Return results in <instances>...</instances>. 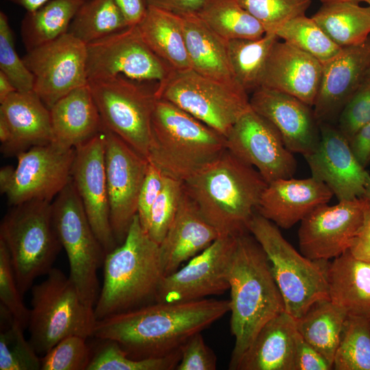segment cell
<instances>
[{
	"label": "cell",
	"instance_id": "obj_26",
	"mask_svg": "<svg viewBox=\"0 0 370 370\" xmlns=\"http://www.w3.org/2000/svg\"><path fill=\"white\" fill-rule=\"evenodd\" d=\"M49 111L51 143L62 149H75L103 130L89 83L58 100Z\"/></svg>",
	"mask_w": 370,
	"mask_h": 370
},
{
	"label": "cell",
	"instance_id": "obj_23",
	"mask_svg": "<svg viewBox=\"0 0 370 370\" xmlns=\"http://www.w3.org/2000/svg\"><path fill=\"white\" fill-rule=\"evenodd\" d=\"M322 70L317 59L278 40L269 55L260 87L292 95L312 107Z\"/></svg>",
	"mask_w": 370,
	"mask_h": 370
},
{
	"label": "cell",
	"instance_id": "obj_25",
	"mask_svg": "<svg viewBox=\"0 0 370 370\" xmlns=\"http://www.w3.org/2000/svg\"><path fill=\"white\" fill-rule=\"evenodd\" d=\"M219 236L184 188L174 219L159 245L164 275L176 271Z\"/></svg>",
	"mask_w": 370,
	"mask_h": 370
},
{
	"label": "cell",
	"instance_id": "obj_22",
	"mask_svg": "<svg viewBox=\"0 0 370 370\" xmlns=\"http://www.w3.org/2000/svg\"><path fill=\"white\" fill-rule=\"evenodd\" d=\"M249 105L276 127L293 153L305 156L317 147L320 129L312 106L292 95L264 87L252 92Z\"/></svg>",
	"mask_w": 370,
	"mask_h": 370
},
{
	"label": "cell",
	"instance_id": "obj_38",
	"mask_svg": "<svg viewBox=\"0 0 370 370\" xmlns=\"http://www.w3.org/2000/svg\"><path fill=\"white\" fill-rule=\"evenodd\" d=\"M332 368L334 370H370V318L347 316Z\"/></svg>",
	"mask_w": 370,
	"mask_h": 370
},
{
	"label": "cell",
	"instance_id": "obj_10",
	"mask_svg": "<svg viewBox=\"0 0 370 370\" xmlns=\"http://www.w3.org/2000/svg\"><path fill=\"white\" fill-rule=\"evenodd\" d=\"M54 226L69 260V278L84 304L94 309L100 289L98 269L106 254L71 180L52 202Z\"/></svg>",
	"mask_w": 370,
	"mask_h": 370
},
{
	"label": "cell",
	"instance_id": "obj_8",
	"mask_svg": "<svg viewBox=\"0 0 370 370\" xmlns=\"http://www.w3.org/2000/svg\"><path fill=\"white\" fill-rule=\"evenodd\" d=\"M46 275L32 287L27 325L29 341L41 356L66 336H92L97 321L69 276L53 267Z\"/></svg>",
	"mask_w": 370,
	"mask_h": 370
},
{
	"label": "cell",
	"instance_id": "obj_24",
	"mask_svg": "<svg viewBox=\"0 0 370 370\" xmlns=\"http://www.w3.org/2000/svg\"><path fill=\"white\" fill-rule=\"evenodd\" d=\"M333 196L324 183L312 176L279 179L267 184L256 212L278 227L288 229Z\"/></svg>",
	"mask_w": 370,
	"mask_h": 370
},
{
	"label": "cell",
	"instance_id": "obj_13",
	"mask_svg": "<svg viewBox=\"0 0 370 370\" xmlns=\"http://www.w3.org/2000/svg\"><path fill=\"white\" fill-rule=\"evenodd\" d=\"M23 60L34 76L33 91L49 109L72 90L89 83L87 46L69 32L27 51Z\"/></svg>",
	"mask_w": 370,
	"mask_h": 370
},
{
	"label": "cell",
	"instance_id": "obj_59",
	"mask_svg": "<svg viewBox=\"0 0 370 370\" xmlns=\"http://www.w3.org/2000/svg\"><path fill=\"white\" fill-rule=\"evenodd\" d=\"M363 0H320L322 3H334V2H342V1H352L360 3Z\"/></svg>",
	"mask_w": 370,
	"mask_h": 370
},
{
	"label": "cell",
	"instance_id": "obj_50",
	"mask_svg": "<svg viewBox=\"0 0 370 370\" xmlns=\"http://www.w3.org/2000/svg\"><path fill=\"white\" fill-rule=\"evenodd\" d=\"M294 370H331L332 365L297 332L295 338Z\"/></svg>",
	"mask_w": 370,
	"mask_h": 370
},
{
	"label": "cell",
	"instance_id": "obj_43",
	"mask_svg": "<svg viewBox=\"0 0 370 370\" xmlns=\"http://www.w3.org/2000/svg\"><path fill=\"white\" fill-rule=\"evenodd\" d=\"M86 338L71 335L40 356L41 370H87L92 354Z\"/></svg>",
	"mask_w": 370,
	"mask_h": 370
},
{
	"label": "cell",
	"instance_id": "obj_7",
	"mask_svg": "<svg viewBox=\"0 0 370 370\" xmlns=\"http://www.w3.org/2000/svg\"><path fill=\"white\" fill-rule=\"evenodd\" d=\"M13 207L0 225V240L5 245L22 295L34 280L47 275L62 247L53 220L52 202L30 200Z\"/></svg>",
	"mask_w": 370,
	"mask_h": 370
},
{
	"label": "cell",
	"instance_id": "obj_5",
	"mask_svg": "<svg viewBox=\"0 0 370 370\" xmlns=\"http://www.w3.org/2000/svg\"><path fill=\"white\" fill-rule=\"evenodd\" d=\"M225 149V136L170 101L156 99L147 159L165 175L184 182Z\"/></svg>",
	"mask_w": 370,
	"mask_h": 370
},
{
	"label": "cell",
	"instance_id": "obj_32",
	"mask_svg": "<svg viewBox=\"0 0 370 370\" xmlns=\"http://www.w3.org/2000/svg\"><path fill=\"white\" fill-rule=\"evenodd\" d=\"M312 18L340 47L362 43L370 36V5L352 1L322 3Z\"/></svg>",
	"mask_w": 370,
	"mask_h": 370
},
{
	"label": "cell",
	"instance_id": "obj_28",
	"mask_svg": "<svg viewBox=\"0 0 370 370\" xmlns=\"http://www.w3.org/2000/svg\"><path fill=\"white\" fill-rule=\"evenodd\" d=\"M296 320L284 311L259 331L236 370H294Z\"/></svg>",
	"mask_w": 370,
	"mask_h": 370
},
{
	"label": "cell",
	"instance_id": "obj_17",
	"mask_svg": "<svg viewBox=\"0 0 370 370\" xmlns=\"http://www.w3.org/2000/svg\"><path fill=\"white\" fill-rule=\"evenodd\" d=\"M368 204L362 197L316 208L301 221L300 252L311 260L328 261L348 251L363 223Z\"/></svg>",
	"mask_w": 370,
	"mask_h": 370
},
{
	"label": "cell",
	"instance_id": "obj_12",
	"mask_svg": "<svg viewBox=\"0 0 370 370\" xmlns=\"http://www.w3.org/2000/svg\"><path fill=\"white\" fill-rule=\"evenodd\" d=\"M86 46L88 82L121 75L160 83L172 69L148 47L137 25Z\"/></svg>",
	"mask_w": 370,
	"mask_h": 370
},
{
	"label": "cell",
	"instance_id": "obj_35",
	"mask_svg": "<svg viewBox=\"0 0 370 370\" xmlns=\"http://www.w3.org/2000/svg\"><path fill=\"white\" fill-rule=\"evenodd\" d=\"M278 37L265 33L258 39H233L227 41L230 63L236 81L247 92L261 86L267 61Z\"/></svg>",
	"mask_w": 370,
	"mask_h": 370
},
{
	"label": "cell",
	"instance_id": "obj_44",
	"mask_svg": "<svg viewBox=\"0 0 370 370\" xmlns=\"http://www.w3.org/2000/svg\"><path fill=\"white\" fill-rule=\"evenodd\" d=\"M183 190L184 182L166 175L163 188L152 206L147 234L159 245L174 219Z\"/></svg>",
	"mask_w": 370,
	"mask_h": 370
},
{
	"label": "cell",
	"instance_id": "obj_39",
	"mask_svg": "<svg viewBox=\"0 0 370 370\" xmlns=\"http://www.w3.org/2000/svg\"><path fill=\"white\" fill-rule=\"evenodd\" d=\"M0 370L40 369V356L24 336L25 328L0 307Z\"/></svg>",
	"mask_w": 370,
	"mask_h": 370
},
{
	"label": "cell",
	"instance_id": "obj_2",
	"mask_svg": "<svg viewBox=\"0 0 370 370\" xmlns=\"http://www.w3.org/2000/svg\"><path fill=\"white\" fill-rule=\"evenodd\" d=\"M229 284L230 330L235 339L229 369L236 370L261 328L285 311L266 254L248 231L236 236Z\"/></svg>",
	"mask_w": 370,
	"mask_h": 370
},
{
	"label": "cell",
	"instance_id": "obj_56",
	"mask_svg": "<svg viewBox=\"0 0 370 370\" xmlns=\"http://www.w3.org/2000/svg\"><path fill=\"white\" fill-rule=\"evenodd\" d=\"M16 91L17 90L10 79L0 71V103Z\"/></svg>",
	"mask_w": 370,
	"mask_h": 370
},
{
	"label": "cell",
	"instance_id": "obj_42",
	"mask_svg": "<svg viewBox=\"0 0 370 370\" xmlns=\"http://www.w3.org/2000/svg\"><path fill=\"white\" fill-rule=\"evenodd\" d=\"M264 27L274 33L288 21L306 14L311 0H236Z\"/></svg>",
	"mask_w": 370,
	"mask_h": 370
},
{
	"label": "cell",
	"instance_id": "obj_21",
	"mask_svg": "<svg viewBox=\"0 0 370 370\" xmlns=\"http://www.w3.org/2000/svg\"><path fill=\"white\" fill-rule=\"evenodd\" d=\"M369 69L370 36L362 43L342 47L323 64L321 82L312 106L319 124H336L342 109L366 79Z\"/></svg>",
	"mask_w": 370,
	"mask_h": 370
},
{
	"label": "cell",
	"instance_id": "obj_47",
	"mask_svg": "<svg viewBox=\"0 0 370 370\" xmlns=\"http://www.w3.org/2000/svg\"><path fill=\"white\" fill-rule=\"evenodd\" d=\"M370 121V77L366 79L342 109L336 127L349 141Z\"/></svg>",
	"mask_w": 370,
	"mask_h": 370
},
{
	"label": "cell",
	"instance_id": "obj_30",
	"mask_svg": "<svg viewBox=\"0 0 370 370\" xmlns=\"http://www.w3.org/2000/svg\"><path fill=\"white\" fill-rule=\"evenodd\" d=\"M329 299L348 315L370 318V262L348 251L328 267Z\"/></svg>",
	"mask_w": 370,
	"mask_h": 370
},
{
	"label": "cell",
	"instance_id": "obj_53",
	"mask_svg": "<svg viewBox=\"0 0 370 370\" xmlns=\"http://www.w3.org/2000/svg\"><path fill=\"white\" fill-rule=\"evenodd\" d=\"M349 145L359 163L366 169L370 164V121L354 136Z\"/></svg>",
	"mask_w": 370,
	"mask_h": 370
},
{
	"label": "cell",
	"instance_id": "obj_19",
	"mask_svg": "<svg viewBox=\"0 0 370 370\" xmlns=\"http://www.w3.org/2000/svg\"><path fill=\"white\" fill-rule=\"evenodd\" d=\"M71 177L90 224L107 254L118 245L110 219L103 130L75 148Z\"/></svg>",
	"mask_w": 370,
	"mask_h": 370
},
{
	"label": "cell",
	"instance_id": "obj_1",
	"mask_svg": "<svg viewBox=\"0 0 370 370\" xmlns=\"http://www.w3.org/2000/svg\"><path fill=\"white\" fill-rule=\"evenodd\" d=\"M230 310L226 299L154 301L97 320L92 336L115 341L134 359L162 357Z\"/></svg>",
	"mask_w": 370,
	"mask_h": 370
},
{
	"label": "cell",
	"instance_id": "obj_14",
	"mask_svg": "<svg viewBox=\"0 0 370 370\" xmlns=\"http://www.w3.org/2000/svg\"><path fill=\"white\" fill-rule=\"evenodd\" d=\"M236 236H220L171 273L164 275L154 301L175 303L205 299L229 289V271Z\"/></svg>",
	"mask_w": 370,
	"mask_h": 370
},
{
	"label": "cell",
	"instance_id": "obj_16",
	"mask_svg": "<svg viewBox=\"0 0 370 370\" xmlns=\"http://www.w3.org/2000/svg\"><path fill=\"white\" fill-rule=\"evenodd\" d=\"M103 132L110 219L119 245L137 214L138 196L149 160L113 132L103 127Z\"/></svg>",
	"mask_w": 370,
	"mask_h": 370
},
{
	"label": "cell",
	"instance_id": "obj_11",
	"mask_svg": "<svg viewBox=\"0 0 370 370\" xmlns=\"http://www.w3.org/2000/svg\"><path fill=\"white\" fill-rule=\"evenodd\" d=\"M89 86L103 127L147 158L156 88L149 90L121 75L89 82Z\"/></svg>",
	"mask_w": 370,
	"mask_h": 370
},
{
	"label": "cell",
	"instance_id": "obj_3",
	"mask_svg": "<svg viewBox=\"0 0 370 370\" xmlns=\"http://www.w3.org/2000/svg\"><path fill=\"white\" fill-rule=\"evenodd\" d=\"M267 186L260 173L227 149L184 182V188L220 236L247 231Z\"/></svg>",
	"mask_w": 370,
	"mask_h": 370
},
{
	"label": "cell",
	"instance_id": "obj_57",
	"mask_svg": "<svg viewBox=\"0 0 370 370\" xmlns=\"http://www.w3.org/2000/svg\"><path fill=\"white\" fill-rule=\"evenodd\" d=\"M21 6L26 12L34 11L52 0H5Z\"/></svg>",
	"mask_w": 370,
	"mask_h": 370
},
{
	"label": "cell",
	"instance_id": "obj_36",
	"mask_svg": "<svg viewBox=\"0 0 370 370\" xmlns=\"http://www.w3.org/2000/svg\"><path fill=\"white\" fill-rule=\"evenodd\" d=\"M197 14L227 41L258 39L266 33L262 24L236 0H206Z\"/></svg>",
	"mask_w": 370,
	"mask_h": 370
},
{
	"label": "cell",
	"instance_id": "obj_54",
	"mask_svg": "<svg viewBox=\"0 0 370 370\" xmlns=\"http://www.w3.org/2000/svg\"><path fill=\"white\" fill-rule=\"evenodd\" d=\"M125 17L128 26L136 25L143 19L148 6L146 0H114Z\"/></svg>",
	"mask_w": 370,
	"mask_h": 370
},
{
	"label": "cell",
	"instance_id": "obj_34",
	"mask_svg": "<svg viewBox=\"0 0 370 370\" xmlns=\"http://www.w3.org/2000/svg\"><path fill=\"white\" fill-rule=\"evenodd\" d=\"M347 316L330 299L321 300L296 320L297 330L332 365Z\"/></svg>",
	"mask_w": 370,
	"mask_h": 370
},
{
	"label": "cell",
	"instance_id": "obj_6",
	"mask_svg": "<svg viewBox=\"0 0 370 370\" xmlns=\"http://www.w3.org/2000/svg\"><path fill=\"white\" fill-rule=\"evenodd\" d=\"M247 231L266 254L285 311L295 320L316 302L330 299L328 261L311 260L298 252L275 223L257 212L249 221Z\"/></svg>",
	"mask_w": 370,
	"mask_h": 370
},
{
	"label": "cell",
	"instance_id": "obj_48",
	"mask_svg": "<svg viewBox=\"0 0 370 370\" xmlns=\"http://www.w3.org/2000/svg\"><path fill=\"white\" fill-rule=\"evenodd\" d=\"M181 358L176 370H215L217 358L198 332L190 336L180 347Z\"/></svg>",
	"mask_w": 370,
	"mask_h": 370
},
{
	"label": "cell",
	"instance_id": "obj_61",
	"mask_svg": "<svg viewBox=\"0 0 370 370\" xmlns=\"http://www.w3.org/2000/svg\"><path fill=\"white\" fill-rule=\"evenodd\" d=\"M368 76L370 77V69H369V73H368Z\"/></svg>",
	"mask_w": 370,
	"mask_h": 370
},
{
	"label": "cell",
	"instance_id": "obj_18",
	"mask_svg": "<svg viewBox=\"0 0 370 370\" xmlns=\"http://www.w3.org/2000/svg\"><path fill=\"white\" fill-rule=\"evenodd\" d=\"M75 154V149L64 150L52 143L19 153L14 181L5 194L9 204L51 201L71 180Z\"/></svg>",
	"mask_w": 370,
	"mask_h": 370
},
{
	"label": "cell",
	"instance_id": "obj_46",
	"mask_svg": "<svg viewBox=\"0 0 370 370\" xmlns=\"http://www.w3.org/2000/svg\"><path fill=\"white\" fill-rule=\"evenodd\" d=\"M0 303L24 328L27 327L29 309L24 304L11 264L8 250L0 240Z\"/></svg>",
	"mask_w": 370,
	"mask_h": 370
},
{
	"label": "cell",
	"instance_id": "obj_20",
	"mask_svg": "<svg viewBox=\"0 0 370 370\" xmlns=\"http://www.w3.org/2000/svg\"><path fill=\"white\" fill-rule=\"evenodd\" d=\"M319 125V143L312 152L304 156L311 176L324 183L338 201L363 197L369 173L356 159L349 141L336 125Z\"/></svg>",
	"mask_w": 370,
	"mask_h": 370
},
{
	"label": "cell",
	"instance_id": "obj_40",
	"mask_svg": "<svg viewBox=\"0 0 370 370\" xmlns=\"http://www.w3.org/2000/svg\"><path fill=\"white\" fill-rule=\"evenodd\" d=\"M278 38L311 55L323 64L336 56L342 47L338 46L311 17H295L276 32Z\"/></svg>",
	"mask_w": 370,
	"mask_h": 370
},
{
	"label": "cell",
	"instance_id": "obj_45",
	"mask_svg": "<svg viewBox=\"0 0 370 370\" xmlns=\"http://www.w3.org/2000/svg\"><path fill=\"white\" fill-rule=\"evenodd\" d=\"M0 71L12 82L18 91L29 92L34 88V76L15 49L9 19L0 12Z\"/></svg>",
	"mask_w": 370,
	"mask_h": 370
},
{
	"label": "cell",
	"instance_id": "obj_41",
	"mask_svg": "<svg viewBox=\"0 0 370 370\" xmlns=\"http://www.w3.org/2000/svg\"><path fill=\"white\" fill-rule=\"evenodd\" d=\"M99 341L87 370H173L181 358L179 349L162 357L136 360L130 357L115 341Z\"/></svg>",
	"mask_w": 370,
	"mask_h": 370
},
{
	"label": "cell",
	"instance_id": "obj_4",
	"mask_svg": "<svg viewBox=\"0 0 370 370\" xmlns=\"http://www.w3.org/2000/svg\"><path fill=\"white\" fill-rule=\"evenodd\" d=\"M103 282L94 308L97 320L134 309L155 299L164 275L160 245L136 214L123 242L106 254Z\"/></svg>",
	"mask_w": 370,
	"mask_h": 370
},
{
	"label": "cell",
	"instance_id": "obj_51",
	"mask_svg": "<svg viewBox=\"0 0 370 370\" xmlns=\"http://www.w3.org/2000/svg\"><path fill=\"white\" fill-rule=\"evenodd\" d=\"M368 201V200H367ZM349 251L355 258L370 262V203L363 223L354 238Z\"/></svg>",
	"mask_w": 370,
	"mask_h": 370
},
{
	"label": "cell",
	"instance_id": "obj_49",
	"mask_svg": "<svg viewBox=\"0 0 370 370\" xmlns=\"http://www.w3.org/2000/svg\"><path fill=\"white\" fill-rule=\"evenodd\" d=\"M166 175L149 161L147 171L140 190L137 214L144 230L147 233L150 212L153 204L162 191Z\"/></svg>",
	"mask_w": 370,
	"mask_h": 370
},
{
	"label": "cell",
	"instance_id": "obj_52",
	"mask_svg": "<svg viewBox=\"0 0 370 370\" xmlns=\"http://www.w3.org/2000/svg\"><path fill=\"white\" fill-rule=\"evenodd\" d=\"M206 0H146L148 7H152L177 14L197 13Z\"/></svg>",
	"mask_w": 370,
	"mask_h": 370
},
{
	"label": "cell",
	"instance_id": "obj_33",
	"mask_svg": "<svg viewBox=\"0 0 370 370\" xmlns=\"http://www.w3.org/2000/svg\"><path fill=\"white\" fill-rule=\"evenodd\" d=\"M86 1L52 0L34 11L26 12L21 24L26 51L68 33L75 15Z\"/></svg>",
	"mask_w": 370,
	"mask_h": 370
},
{
	"label": "cell",
	"instance_id": "obj_9",
	"mask_svg": "<svg viewBox=\"0 0 370 370\" xmlns=\"http://www.w3.org/2000/svg\"><path fill=\"white\" fill-rule=\"evenodd\" d=\"M155 94L225 136L250 106L248 93L239 84L212 79L191 69H171L158 83Z\"/></svg>",
	"mask_w": 370,
	"mask_h": 370
},
{
	"label": "cell",
	"instance_id": "obj_58",
	"mask_svg": "<svg viewBox=\"0 0 370 370\" xmlns=\"http://www.w3.org/2000/svg\"><path fill=\"white\" fill-rule=\"evenodd\" d=\"M363 197L366 198L370 203V175L369 174L367 178L365 189Z\"/></svg>",
	"mask_w": 370,
	"mask_h": 370
},
{
	"label": "cell",
	"instance_id": "obj_37",
	"mask_svg": "<svg viewBox=\"0 0 370 370\" xmlns=\"http://www.w3.org/2000/svg\"><path fill=\"white\" fill-rule=\"evenodd\" d=\"M127 27L114 0H87L75 15L69 33L88 45Z\"/></svg>",
	"mask_w": 370,
	"mask_h": 370
},
{
	"label": "cell",
	"instance_id": "obj_55",
	"mask_svg": "<svg viewBox=\"0 0 370 370\" xmlns=\"http://www.w3.org/2000/svg\"><path fill=\"white\" fill-rule=\"evenodd\" d=\"M15 168L12 166H5L0 169V190L6 194L10 190L14 181Z\"/></svg>",
	"mask_w": 370,
	"mask_h": 370
},
{
	"label": "cell",
	"instance_id": "obj_31",
	"mask_svg": "<svg viewBox=\"0 0 370 370\" xmlns=\"http://www.w3.org/2000/svg\"><path fill=\"white\" fill-rule=\"evenodd\" d=\"M137 25L148 47L172 69H191L181 15L148 7Z\"/></svg>",
	"mask_w": 370,
	"mask_h": 370
},
{
	"label": "cell",
	"instance_id": "obj_29",
	"mask_svg": "<svg viewBox=\"0 0 370 370\" xmlns=\"http://www.w3.org/2000/svg\"><path fill=\"white\" fill-rule=\"evenodd\" d=\"M181 16L191 69L212 79L238 84L230 63L227 41L214 32L197 13Z\"/></svg>",
	"mask_w": 370,
	"mask_h": 370
},
{
	"label": "cell",
	"instance_id": "obj_27",
	"mask_svg": "<svg viewBox=\"0 0 370 370\" xmlns=\"http://www.w3.org/2000/svg\"><path fill=\"white\" fill-rule=\"evenodd\" d=\"M0 114L10 127L12 140L4 153L16 156L28 147L51 143L53 140L49 109L32 90L16 91L0 106Z\"/></svg>",
	"mask_w": 370,
	"mask_h": 370
},
{
	"label": "cell",
	"instance_id": "obj_60",
	"mask_svg": "<svg viewBox=\"0 0 370 370\" xmlns=\"http://www.w3.org/2000/svg\"><path fill=\"white\" fill-rule=\"evenodd\" d=\"M362 1L366 2L369 5H370V0H363Z\"/></svg>",
	"mask_w": 370,
	"mask_h": 370
},
{
	"label": "cell",
	"instance_id": "obj_15",
	"mask_svg": "<svg viewBox=\"0 0 370 370\" xmlns=\"http://www.w3.org/2000/svg\"><path fill=\"white\" fill-rule=\"evenodd\" d=\"M226 149L268 183L293 177L297 161L276 127L249 106L225 136Z\"/></svg>",
	"mask_w": 370,
	"mask_h": 370
}]
</instances>
